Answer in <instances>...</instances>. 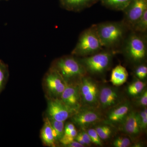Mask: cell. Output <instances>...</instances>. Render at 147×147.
<instances>
[{
    "mask_svg": "<svg viewBox=\"0 0 147 147\" xmlns=\"http://www.w3.org/2000/svg\"><path fill=\"white\" fill-rule=\"evenodd\" d=\"M99 0H60L65 9L69 11L79 12L90 7Z\"/></svg>",
    "mask_w": 147,
    "mask_h": 147,
    "instance_id": "5bb4252c",
    "label": "cell"
},
{
    "mask_svg": "<svg viewBox=\"0 0 147 147\" xmlns=\"http://www.w3.org/2000/svg\"><path fill=\"white\" fill-rule=\"evenodd\" d=\"M75 126L72 123H68L65 125L64 128V133H67L75 129Z\"/></svg>",
    "mask_w": 147,
    "mask_h": 147,
    "instance_id": "4dcf8cb0",
    "label": "cell"
},
{
    "mask_svg": "<svg viewBox=\"0 0 147 147\" xmlns=\"http://www.w3.org/2000/svg\"><path fill=\"white\" fill-rule=\"evenodd\" d=\"M130 145V140L127 137H118L113 142V145L116 147H127L129 146Z\"/></svg>",
    "mask_w": 147,
    "mask_h": 147,
    "instance_id": "484cf974",
    "label": "cell"
},
{
    "mask_svg": "<svg viewBox=\"0 0 147 147\" xmlns=\"http://www.w3.org/2000/svg\"><path fill=\"white\" fill-rule=\"evenodd\" d=\"M130 103L126 102L114 108L109 112L108 120L112 123H121L129 112Z\"/></svg>",
    "mask_w": 147,
    "mask_h": 147,
    "instance_id": "9a60e30c",
    "label": "cell"
},
{
    "mask_svg": "<svg viewBox=\"0 0 147 147\" xmlns=\"http://www.w3.org/2000/svg\"><path fill=\"white\" fill-rule=\"evenodd\" d=\"M80 133H81V135H82L85 145L90 144L91 143V141L90 139V137L88 134V132L83 130L82 132H80Z\"/></svg>",
    "mask_w": 147,
    "mask_h": 147,
    "instance_id": "f546056e",
    "label": "cell"
},
{
    "mask_svg": "<svg viewBox=\"0 0 147 147\" xmlns=\"http://www.w3.org/2000/svg\"><path fill=\"white\" fill-rule=\"evenodd\" d=\"M72 116L73 122L82 128L96 123L101 118L100 114L91 108L79 109Z\"/></svg>",
    "mask_w": 147,
    "mask_h": 147,
    "instance_id": "8fae6325",
    "label": "cell"
},
{
    "mask_svg": "<svg viewBox=\"0 0 147 147\" xmlns=\"http://www.w3.org/2000/svg\"><path fill=\"white\" fill-rule=\"evenodd\" d=\"M139 104L142 106L146 107L147 105V91L145 90L143 92L139 99Z\"/></svg>",
    "mask_w": 147,
    "mask_h": 147,
    "instance_id": "f1b7e54d",
    "label": "cell"
},
{
    "mask_svg": "<svg viewBox=\"0 0 147 147\" xmlns=\"http://www.w3.org/2000/svg\"><path fill=\"white\" fill-rule=\"evenodd\" d=\"M96 27L102 47L109 50L117 48L123 43L129 30L122 21L100 23L96 24Z\"/></svg>",
    "mask_w": 147,
    "mask_h": 147,
    "instance_id": "6da1fadb",
    "label": "cell"
},
{
    "mask_svg": "<svg viewBox=\"0 0 147 147\" xmlns=\"http://www.w3.org/2000/svg\"><path fill=\"white\" fill-rule=\"evenodd\" d=\"M121 96L117 90L109 87L101 88L99 92L98 101L102 108H110L117 105L120 101Z\"/></svg>",
    "mask_w": 147,
    "mask_h": 147,
    "instance_id": "7c38bea8",
    "label": "cell"
},
{
    "mask_svg": "<svg viewBox=\"0 0 147 147\" xmlns=\"http://www.w3.org/2000/svg\"><path fill=\"white\" fill-rule=\"evenodd\" d=\"M147 30V10L134 24L131 31L139 33H145Z\"/></svg>",
    "mask_w": 147,
    "mask_h": 147,
    "instance_id": "ffe728a7",
    "label": "cell"
},
{
    "mask_svg": "<svg viewBox=\"0 0 147 147\" xmlns=\"http://www.w3.org/2000/svg\"><path fill=\"white\" fill-rule=\"evenodd\" d=\"M51 67L57 71L67 83L82 78L86 73L79 59L72 55L56 60Z\"/></svg>",
    "mask_w": 147,
    "mask_h": 147,
    "instance_id": "3957f363",
    "label": "cell"
},
{
    "mask_svg": "<svg viewBox=\"0 0 147 147\" xmlns=\"http://www.w3.org/2000/svg\"><path fill=\"white\" fill-rule=\"evenodd\" d=\"M113 57L112 51H100L94 55L79 59V60L86 72L96 75L103 73L108 69Z\"/></svg>",
    "mask_w": 147,
    "mask_h": 147,
    "instance_id": "5b68a950",
    "label": "cell"
},
{
    "mask_svg": "<svg viewBox=\"0 0 147 147\" xmlns=\"http://www.w3.org/2000/svg\"><path fill=\"white\" fill-rule=\"evenodd\" d=\"M45 82L48 93L53 98H59L65 89L67 82L57 71L52 68L46 74Z\"/></svg>",
    "mask_w": 147,
    "mask_h": 147,
    "instance_id": "ba28073f",
    "label": "cell"
},
{
    "mask_svg": "<svg viewBox=\"0 0 147 147\" xmlns=\"http://www.w3.org/2000/svg\"><path fill=\"white\" fill-rule=\"evenodd\" d=\"M65 146L68 147H84V146L81 144L77 142V141L74 140L70 144L66 145Z\"/></svg>",
    "mask_w": 147,
    "mask_h": 147,
    "instance_id": "1f68e13d",
    "label": "cell"
},
{
    "mask_svg": "<svg viewBox=\"0 0 147 147\" xmlns=\"http://www.w3.org/2000/svg\"><path fill=\"white\" fill-rule=\"evenodd\" d=\"M76 112L66 105L60 98H53L48 102L47 114L48 118L51 119L64 122Z\"/></svg>",
    "mask_w": 147,
    "mask_h": 147,
    "instance_id": "52a82bcc",
    "label": "cell"
},
{
    "mask_svg": "<svg viewBox=\"0 0 147 147\" xmlns=\"http://www.w3.org/2000/svg\"><path fill=\"white\" fill-rule=\"evenodd\" d=\"M121 123L122 129L129 135L137 136L142 130L139 113L135 111L129 112Z\"/></svg>",
    "mask_w": 147,
    "mask_h": 147,
    "instance_id": "4fadbf2b",
    "label": "cell"
},
{
    "mask_svg": "<svg viewBox=\"0 0 147 147\" xmlns=\"http://www.w3.org/2000/svg\"><path fill=\"white\" fill-rule=\"evenodd\" d=\"M88 134L90 139L92 143H94L95 144L101 146L102 145L101 139L97 134L96 130L95 129L91 128L88 130Z\"/></svg>",
    "mask_w": 147,
    "mask_h": 147,
    "instance_id": "d4e9b609",
    "label": "cell"
},
{
    "mask_svg": "<svg viewBox=\"0 0 147 147\" xmlns=\"http://www.w3.org/2000/svg\"><path fill=\"white\" fill-rule=\"evenodd\" d=\"M107 8L123 11L132 0H99Z\"/></svg>",
    "mask_w": 147,
    "mask_h": 147,
    "instance_id": "ac0fdd59",
    "label": "cell"
},
{
    "mask_svg": "<svg viewBox=\"0 0 147 147\" xmlns=\"http://www.w3.org/2000/svg\"><path fill=\"white\" fill-rule=\"evenodd\" d=\"M97 134L102 140L109 139L112 134V129L107 125H99L96 127Z\"/></svg>",
    "mask_w": 147,
    "mask_h": 147,
    "instance_id": "7402d4cb",
    "label": "cell"
},
{
    "mask_svg": "<svg viewBox=\"0 0 147 147\" xmlns=\"http://www.w3.org/2000/svg\"><path fill=\"white\" fill-rule=\"evenodd\" d=\"M74 140L77 141V142H79V143L83 145V146H84L85 145H85V143H84V140H83V138H82V135H81L80 132L79 133V134H77L76 137L74 138Z\"/></svg>",
    "mask_w": 147,
    "mask_h": 147,
    "instance_id": "d6a6232c",
    "label": "cell"
},
{
    "mask_svg": "<svg viewBox=\"0 0 147 147\" xmlns=\"http://www.w3.org/2000/svg\"><path fill=\"white\" fill-rule=\"evenodd\" d=\"M141 129H146L147 127V110L145 108L144 110L139 113Z\"/></svg>",
    "mask_w": 147,
    "mask_h": 147,
    "instance_id": "83f0119b",
    "label": "cell"
},
{
    "mask_svg": "<svg viewBox=\"0 0 147 147\" xmlns=\"http://www.w3.org/2000/svg\"><path fill=\"white\" fill-rule=\"evenodd\" d=\"M40 137L43 144L49 147H55V142L50 119L47 117L41 130Z\"/></svg>",
    "mask_w": 147,
    "mask_h": 147,
    "instance_id": "e0dca14e",
    "label": "cell"
},
{
    "mask_svg": "<svg viewBox=\"0 0 147 147\" xmlns=\"http://www.w3.org/2000/svg\"><path fill=\"white\" fill-rule=\"evenodd\" d=\"M8 74L7 66L0 60V92L3 88Z\"/></svg>",
    "mask_w": 147,
    "mask_h": 147,
    "instance_id": "603a6c76",
    "label": "cell"
},
{
    "mask_svg": "<svg viewBox=\"0 0 147 147\" xmlns=\"http://www.w3.org/2000/svg\"><path fill=\"white\" fill-rule=\"evenodd\" d=\"M95 25L86 29L80 34L71 55L75 57H88L100 52L102 49Z\"/></svg>",
    "mask_w": 147,
    "mask_h": 147,
    "instance_id": "7a4b0ae2",
    "label": "cell"
},
{
    "mask_svg": "<svg viewBox=\"0 0 147 147\" xmlns=\"http://www.w3.org/2000/svg\"><path fill=\"white\" fill-rule=\"evenodd\" d=\"M50 119L55 142L60 141L64 134V122Z\"/></svg>",
    "mask_w": 147,
    "mask_h": 147,
    "instance_id": "d6986e66",
    "label": "cell"
},
{
    "mask_svg": "<svg viewBox=\"0 0 147 147\" xmlns=\"http://www.w3.org/2000/svg\"><path fill=\"white\" fill-rule=\"evenodd\" d=\"M79 90L81 98L86 104L93 105L98 103L99 91L96 84L92 79L82 77Z\"/></svg>",
    "mask_w": 147,
    "mask_h": 147,
    "instance_id": "9c48e42d",
    "label": "cell"
},
{
    "mask_svg": "<svg viewBox=\"0 0 147 147\" xmlns=\"http://www.w3.org/2000/svg\"><path fill=\"white\" fill-rule=\"evenodd\" d=\"M77 134V130L76 129H74L68 133H64L63 137L61 139L59 142L63 146H66L74 140V138Z\"/></svg>",
    "mask_w": 147,
    "mask_h": 147,
    "instance_id": "cb8c5ba5",
    "label": "cell"
},
{
    "mask_svg": "<svg viewBox=\"0 0 147 147\" xmlns=\"http://www.w3.org/2000/svg\"><path fill=\"white\" fill-rule=\"evenodd\" d=\"M128 77L126 69L121 65H119L112 70L110 81L113 85L118 86L125 83Z\"/></svg>",
    "mask_w": 147,
    "mask_h": 147,
    "instance_id": "2e32d148",
    "label": "cell"
},
{
    "mask_svg": "<svg viewBox=\"0 0 147 147\" xmlns=\"http://www.w3.org/2000/svg\"><path fill=\"white\" fill-rule=\"evenodd\" d=\"M135 75L139 79H145L147 76V67L145 65H141L135 69L134 71Z\"/></svg>",
    "mask_w": 147,
    "mask_h": 147,
    "instance_id": "4316f807",
    "label": "cell"
},
{
    "mask_svg": "<svg viewBox=\"0 0 147 147\" xmlns=\"http://www.w3.org/2000/svg\"><path fill=\"white\" fill-rule=\"evenodd\" d=\"M146 35L132 31L124 40L123 52L132 62L139 63L144 60L147 55V44Z\"/></svg>",
    "mask_w": 147,
    "mask_h": 147,
    "instance_id": "277c9868",
    "label": "cell"
},
{
    "mask_svg": "<svg viewBox=\"0 0 147 147\" xmlns=\"http://www.w3.org/2000/svg\"><path fill=\"white\" fill-rule=\"evenodd\" d=\"M60 98L69 107L77 112L80 109L82 104L79 87L67 83Z\"/></svg>",
    "mask_w": 147,
    "mask_h": 147,
    "instance_id": "30bf717a",
    "label": "cell"
},
{
    "mask_svg": "<svg viewBox=\"0 0 147 147\" xmlns=\"http://www.w3.org/2000/svg\"><path fill=\"white\" fill-rule=\"evenodd\" d=\"M147 10V0H132L123 10L122 21L129 30H131L136 22Z\"/></svg>",
    "mask_w": 147,
    "mask_h": 147,
    "instance_id": "8992f818",
    "label": "cell"
},
{
    "mask_svg": "<svg viewBox=\"0 0 147 147\" xmlns=\"http://www.w3.org/2000/svg\"><path fill=\"white\" fill-rule=\"evenodd\" d=\"M145 86L146 85L144 82L137 80L129 86L127 92L130 95L135 96L142 92L144 89Z\"/></svg>",
    "mask_w": 147,
    "mask_h": 147,
    "instance_id": "44dd1931",
    "label": "cell"
}]
</instances>
